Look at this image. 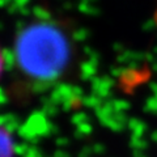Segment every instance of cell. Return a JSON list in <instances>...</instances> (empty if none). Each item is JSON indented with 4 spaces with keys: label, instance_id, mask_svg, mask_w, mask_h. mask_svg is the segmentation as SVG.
<instances>
[{
    "label": "cell",
    "instance_id": "obj_1",
    "mask_svg": "<svg viewBox=\"0 0 157 157\" xmlns=\"http://www.w3.org/2000/svg\"><path fill=\"white\" fill-rule=\"evenodd\" d=\"M71 56L70 42L60 29L48 22H34L18 33L14 58L18 70L34 81L50 82L66 71Z\"/></svg>",
    "mask_w": 157,
    "mask_h": 157
},
{
    "label": "cell",
    "instance_id": "obj_2",
    "mask_svg": "<svg viewBox=\"0 0 157 157\" xmlns=\"http://www.w3.org/2000/svg\"><path fill=\"white\" fill-rule=\"evenodd\" d=\"M14 141L7 128L0 124V157H13Z\"/></svg>",
    "mask_w": 157,
    "mask_h": 157
},
{
    "label": "cell",
    "instance_id": "obj_3",
    "mask_svg": "<svg viewBox=\"0 0 157 157\" xmlns=\"http://www.w3.org/2000/svg\"><path fill=\"white\" fill-rule=\"evenodd\" d=\"M3 68H4V58H3V52L0 50V76L3 73Z\"/></svg>",
    "mask_w": 157,
    "mask_h": 157
}]
</instances>
